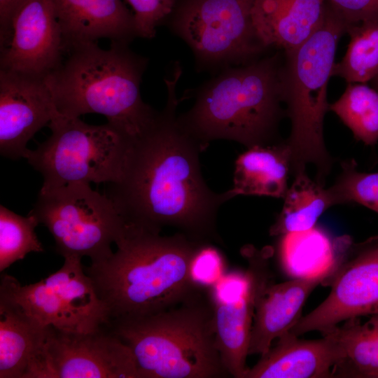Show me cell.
<instances>
[{
    "label": "cell",
    "instance_id": "cell-1",
    "mask_svg": "<svg viewBox=\"0 0 378 378\" xmlns=\"http://www.w3.org/2000/svg\"><path fill=\"white\" fill-rule=\"evenodd\" d=\"M181 71L165 79L167 101L153 125L130 148L122 175L106 195L127 223L161 231L176 227L190 238L220 242L219 207L232 199L216 193L202 175L200 144L179 125L176 86Z\"/></svg>",
    "mask_w": 378,
    "mask_h": 378
},
{
    "label": "cell",
    "instance_id": "cell-2",
    "mask_svg": "<svg viewBox=\"0 0 378 378\" xmlns=\"http://www.w3.org/2000/svg\"><path fill=\"white\" fill-rule=\"evenodd\" d=\"M206 243L181 232L162 236L160 231L127 223L117 251L85 271L111 322L150 315L181 302L202 284L194 267Z\"/></svg>",
    "mask_w": 378,
    "mask_h": 378
},
{
    "label": "cell",
    "instance_id": "cell-3",
    "mask_svg": "<svg viewBox=\"0 0 378 378\" xmlns=\"http://www.w3.org/2000/svg\"><path fill=\"white\" fill-rule=\"evenodd\" d=\"M67 51L68 58L45 77L58 112L99 113L132 142L141 137L159 115L140 94L148 59L120 42L107 50L90 42Z\"/></svg>",
    "mask_w": 378,
    "mask_h": 378
},
{
    "label": "cell",
    "instance_id": "cell-4",
    "mask_svg": "<svg viewBox=\"0 0 378 378\" xmlns=\"http://www.w3.org/2000/svg\"><path fill=\"white\" fill-rule=\"evenodd\" d=\"M109 328L130 348L139 378L230 377L216 346L215 290L204 284L167 309Z\"/></svg>",
    "mask_w": 378,
    "mask_h": 378
},
{
    "label": "cell",
    "instance_id": "cell-5",
    "mask_svg": "<svg viewBox=\"0 0 378 378\" xmlns=\"http://www.w3.org/2000/svg\"><path fill=\"white\" fill-rule=\"evenodd\" d=\"M282 65L276 54L227 67L200 88L192 107L177 116L178 123L202 150L216 139L247 148L268 145L284 113Z\"/></svg>",
    "mask_w": 378,
    "mask_h": 378
},
{
    "label": "cell",
    "instance_id": "cell-6",
    "mask_svg": "<svg viewBox=\"0 0 378 378\" xmlns=\"http://www.w3.org/2000/svg\"><path fill=\"white\" fill-rule=\"evenodd\" d=\"M348 24L331 6H326L322 22L296 48L284 52L282 96L290 132L285 141L290 152V172L316 169V181L323 185L332 166L324 142L323 122L329 111L327 88L332 76L337 46Z\"/></svg>",
    "mask_w": 378,
    "mask_h": 378
},
{
    "label": "cell",
    "instance_id": "cell-7",
    "mask_svg": "<svg viewBox=\"0 0 378 378\" xmlns=\"http://www.w3.org/2000/svg\"><path fill=\"white\" fill-rule=\"evenodd\" d=\"M48 127L50 136L24 158L42 175L41 188L120 179L132 141L120 130L60 113Z\"/></svg>",
    "mask_w": 378,
    "mask_h": 378
},
{
    "label": "cell",
    "instance_id": "cell-8",
    "mask_svg": "<svg viewBox=\"0 0 378 378\" xmlns=\"http://www.w3.org/2000/svg\"><path fill=\"white\" fill-rule=\"evenodd\" d=\"M29 214L48 228L59 254L87 256L91 262L113 254L111 245L122 237L127 225L106 194L85 183L41 188Z\"/></svg>",
    "mask_w": 378,
    "mask_h": 378
},
{
    "label": "cell",
    "instance_id": "cell-9",
    "mask_svg": "<svg viewBox=\"0 0 378 378\" xmlns=\"http://www.w3.org/2000/svg\"><path fill=\"white\" fill-rule=\"evenodd\" d=\"M62 267L38 282L22 285L1 278L0 298L42 327L90 332L110 326L108 310L86 274L81 258L66 257Z\"/></svg>",
    "mask_w": 378,
    "mask_h": 378
},
{
    "label": "cell",
    "instance_id": "cell-10",
    "mask_svg": "<svg viewBox=\"0 0 378 378\" xmlns=\"http://www.w3.org/2000/svg\"><path fill=\"white\" fill-rule=\"evenodd\" d=\"M255 0H182L172 28L205 64H248L265 48L254 30Z\"/></svg>",
    "mask_w": 378,
    "mask_h": 378
},
{
    "label": "cell",
    "instance_id": "cell-11",
    "mask_svg": "<svg viewBox=\"0 0 378 378\" xmlns=\"http://www.w3.org/2000/svg\"><path fill=\"white\" fill-rule=\"evenodd\" d=\"M27 378H139L130 348L108 327L90 332L46 328Z\"/></svg>",
    "mask_w": 378,
    "mask_h": 378
},
{
    "label": "cell",
    "instance_id": "cell-12",
    "mask_svg": "<svg viewBox=\"0 0 378 378\" xmlns=\"http://www.w3.org/2000/svg\"><path fill=\"white\" fill-rule=\"evenodd\" d=\"M324 282L331 286L330 294L300 318L291 334L323 335L349 319L378 315V235L358 244L349 241Z\"/></svg>",
    "mask_w": 378,
    "mask_h": 378
},
{
    "label": "cell",
    "instance_id": "cell-13",
    "mask_svg": "<svg viewBox=\"0 0 378 378\" xmlns=\"http://www.w3.org/2000/svg\"><path fill=\"white\" fill-rule=\"evenodd\" d=\"M269 248L259 251L244 247L241 253L248 261L231 300L224 301L215 293V330L216 346L222 362L231 377L244 378L248 370L246 358L257 300L271 281Z\"/></svg>",
    "mask_w": 378,
    "mask_h": 378
},
{
    "label": "cell",
    "instance_id": "cell-14",
    "mask_svg": "<svg viewBox=\"0 0 378 378\" xmlns=\"http://www.w3.org/2000/svg\"><path fill=\"white\" fill-rule=\"evenodd\" d=\"M59 113L45 77L0 69V153L25 158L27 143Z\"/></svg>",
    "mask_w": 378,
    "mask_h": 378
},
{
    "label": "cell",
    "instance_id": "cell-15",
    "mask_svg": "<svg viewBox=\"0 0 378 378\" xmlns=\"http://www.w3.org/2000/svg\"><path fill=\"white\" fill-rule=\"evenodd\" d=\"M64 39L51 0H28L13 21L0 69L46 77L62 62Z\"/></svg>",
    "mask_w": 378,
    "mask_h": 378
},
{
    "label": "cell",
    "instance_id": "cell-16",
    "mask_svg": "<svg viewBox=\"0 0 378 378\" xmlns=\"http://www.w3.org/2000/svg\"><path fill=\"white\" fill-rule=\"evenodd\" d=\"M317 340H302L290 332L278 339L244 378H331L342 358L330 332Z\"/></svg>",
    "mask_w": 378,
    "mask_h": 378
},
{
    "label": "cell",
    "instance_id": "cell-17",
    "mask_svg": "<svg viewBox=\"0 0 378 378\" xmlns=\"http://www.w3.org/2000/svg\"><path fill=\"white\" fill-rule=\"evenodd\" d=\"M65 51L100 38L129 43L137 36L134 14L121 0H51Z\"/></svg>",
    "mask_w": 378,
    "mask_h": 378
},
{
    "label": "cell",
    "instance_id": "cell-18",
    "mask_svg": "<svg viewBox=\"0 0 378 378\" xmlns=\"http://www.w3.org/2000/svg\"><path fill=\"white\" fill-rule=\"evenodd\" d=\"M327 278H293L280 284L270 281L255 304L248 355L265 354L274 340L288 332L302 317L309 294Z\"/></svg>",
    "mask_w": 378,
    "mask_h": 378
},
{
    "label": "cell",
    "instance_id": "cell-19",
    "mask_svg": "<svg viewBox=\"0 0 378 378\" xmlns=\"http://www.w3.org/2000/svg\"><path fill=\"white\" fill-rule=\"evenodd\" d=\"M326 0H255L252 22L266 48L293 50L318 28L325 15Z\"/></svg>",
    "mask_w": 378,
    "mask_h": 378
},
{
    "label": "cell",
    "instance_id": "cell-20",
    "mask_svg": "<svg viewBox=\"0 0 378 378\" xmlns=\"http://www.w3.org/2000/svg\"><path fill=\"white\" fill-rule=\"evenodd\" d=\"M290 152L286 142L247 148L235 161L233 186L228 190L237 195L284 198L288 188Z\"/></svg>",
    "mask_w": 378,
    "mask_h": 378
},
{
    "label": "cell",
    "instance_id": "cell-21",
    "mask_svg": "<svg viewBox=\"0 0 378 378\" xmlns=\"http://www.w3.org/2000/svg\"><path fill=\"white\" fill-rule=\"evenodd\" d=\"M350 239L348 236L332 239L316 226L282 235L279 244L281 265L293 278L329 277Z\"/></svg>",
    "mask_w": 378,
    "mask_h": 378
},
{
    "label": "cell",
    "instance_id": "cell-22",
    "mask_svg": "<svg viewBox=\"0 0 378 378\" xmlns=\"http://www.w3.org/2000/svg\"><path fill=\"white\" fill-rule=\"evenodd\" d=\"M46 328L0 298V378H27L41 348Z\"/></svg>",
    "mask_w": 378,
    "mask_h": 378
},
{
    "label": "cell",
    "instance_id": "cell-23",
    "mask_svg": "<svg viewBox=\"0 0 378 378\" xmlns=\"http://www.w3.org/2000/svg\"><path fill=\"white\" fill-rule=\"evenodd\" d=\"M328 332L342 350L333 377L378 378V315L363 323L359 318L349 319Z\"/></svg>",
    "mask_w": 378,
    "mask_h": 378
},
{
    "label": "cell",
    "instance_id": "cell-24",
    "mask_svg": "<svg viewBox=\"0 0 378 378\" xmlns=\"http://www.w3.org/2000/svg\"><path fill=\"white\" fill-rule=\"evenodd\" d=\"M284 199L282 209L270 229L272 236L312 229L321 214L332 206L328 189L312 179L306 171L294 176Z\"/></svg>",
    "mask_w": 378,
    "mask_h": 378
},
{
    "label": "cell",
    "instance_id": "cell-25",
    "mask_svg": "<svg viewBox=\"0 0 378 378\" xmlns=\"http://www.w3.org/2000/svg\"><path fill=\"white\" fill-rule=\"evenodd\" d=\"M351 131L354 136L365 145L378 141V90L365 83H348L344 92L329 105Z\"/></svg>",
    "mask_w": 378,
    "mask_h": 378
},
{
    "label": "cell",
    "instance_id": "cell-26",
    "mask_svg": "<svg viewBox=\"0 0 378 378\" xmlns=\"http://www.w3.org/2000/svg\"><path fill=\"white\" fill-rule=\"evenodd\" d=\"M347 50L334 65L332 76L348 83H366L378 75V20L348 25Z\"/></svg>",
    "mask_w": 378,
    "mask_h": 378
},
{
    "label": "cell",
    "instance_id": "cell-27",
    "mask_svg": "<svg viewBox=\"0 0 378 378\" xmlns=\"http://www.w3.org/2000/svg\"><path fill=\"white\" fill-rule=\"evenodd\" d=\"M38 224L37 218L29 213L22 216L0 206L1 272L29 253L44 251L35 232Z\"/></svg>",
    "mask_w": 378,
    "mask_h": 378
},
{
    "label": "cell",
    "instance_id": "cell-28",
    "mask_svg": "<svg viewBox=\"0 0 378 378\" xmlns=\"http://www.w3.org/2000/svg\"><path fill=\"white\" fill-rule=\"evenodd\" d=\"M327 189L332 206L357 203L378 214V172H360L352 160L342 163L340 174Z\"/></svg>",
    "mask_w": 378,
    "mask_h": 378
},
{
    "label": "cell",
    "instance_id": "cell-29",
    "mask_svg": "<svg viewBox=\"0 0 378 378\" xmlns=\"http://www.w3.org/2000/svg\"><path fill=\"white\" fill-rule=\"evenodd\" d=\"M134 11L137 36L151 38L156 27L174 10L175 0H126Z\"/></svg>",
    "mask_w": 378,
    "mask_h": 378
},
{
    "label": "cell",
    "instance_id": "cell-30",
    "mask_svg": "<svg viewBox=\"0 0 378 378\" xmlns=\"http://www.w3.org/2000/svg\"><path fill=\"white\" fill-rule=\"evenodd\" d=\"M348 25L378 20V0H326Z\"/></svg>",
    "mask_w": 378,
    "mask_h": 378
},
{
    "label": "cell",
    "instance_id": "cell-31",
    "mask_svg": "<svg viewBox=\"0 0 378 378\" xmlns=\"http://www.w3.org/2000/svg\"><path fill=\"white\" fill-rule=\"evenodd\" d=\"M28 0H0V48L1 51L10 44L13 34V21Z\"/></svg>",
    "mask_w": 378,
    "mask_h": 378
},
{
    "label": "cell",
    "instance_id": "cell-32",
    "mask_svg": "<svg viewBox=\"0 0 378 378\" xmlns=\"http://www.w3.org/2000/svg\"><path fill=\"white\" fill-rule=\"evenodd\" d=\"M372 85L374 87V88L378 90V75L374 77L372 80Z\"/></svg>",
    "mask_w": 378,
    "mask_h": 378
}]
</instances>
